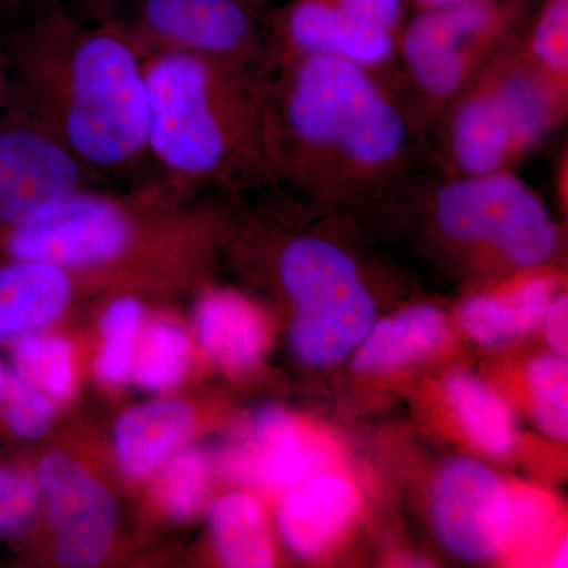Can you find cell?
<instances>
[{
    "label": "cell",
    "instance_id": "12",
    "mask_svg": "<svg viewBox=\"0 0 568 568\" xmlns=\"http://www.w3.org/2000/svg\"><path fill=\"white\" fill-rule=\"evenodd\" d=\"M510 499L488 467L470 459L447 463L436 478L432 499L444 547L473 562L495 558L506 547Z\"/></svg>",
    "mask_w": 568,
    "mask_h": 568
},
{
    "label": "cell",
    "instance_id": "30",
    "mask_svg": "<svg viewBox=\"0 0 568 568\" xmlns=\"http://www.w3.org/2000/svg\"><path fill=\"white\" fill-rule=\"evenodd\" d=\"M40 487L31 474L0 466V538L14 537L31 525Z\"/></svg>",
    "mask_w": 568,
    "mask_h": 568
},
{
    "label": "cell",
    "instance_id": "33",
    "mask_svg": "<svg viewBox=\"0 0 568 568\" xmlns=\"http://www.w3.org/2000/svg\"><path fill=\"white\" fill-rule=\"evenodd\" d=\"M84 2L89 9L100 13L99 20H102V18L111 17V14L114 13L115 7H118L122 0H84Z\"/></svg>",
    "mask_w": 568,
    "mask_h": 568
},
{
    "label": "cell",
    "instance_id": "9",
    "mask_svg": "<svg viewBox=\"0 0 568 568\" xmlns=\"http://www.w3.org/2000/svg\"><path fill=\"white\" fill-rule=\"evenodd\" d=\"M121 22L142 55H197L271 69L265 22L244 0H129Z\"/></svg>",
    "mask_w": 568,
    "mask_h": 568
},
{
    "label": "cell",
    "instance_id": "8",
    "mask_svg": "<svg viewBox=\"0 0 568 568\" xmlns=\"http://www.w3.org/2000/svg\"><path fill=\"white\" fill-rule=\"evenodd\" d=\"M153 190L133 197L81 190L39 219L3 233V250L11 260L80 271L121 264L144 239V211Z\"/></svg>",
    "mask_w": 568,
    "mask_h": 568
},
{
    "label": "cell",
    "instance_id": "15",
    "mask_svg": "<svg viewBox=\"0 0 568 568\" xmlns=\"http://www.w3.org/2000/svg\"><path fill=\"white\" fill-rule=\"evenodd\" d=\"M71 294L69 267L32 260L0 265V343L14 342L58 320Z\"/></svg>",
    "mask_w": 568,
    "mask_h": 568
},
{
    "label": "cell",
    "instance_id": "38",
    "mask_svg": "<svg viewBox=\"0 0 568 568\" xmlns=\"http://www.w3.org/2000/svg\"><path fill=\"white\" fill-rule=\"evenodd\" d=\"M245 3H248V6H252L253 9L260 10L261 7L264 6L267 0H244Z\"/></svg>",
    "mask_w": 568,
    "mask_h": 568
},
{
    "label": "cell",
    "instance_id": "5",
    "mask_svg": "<svg viewBox=\"0 0 568 568\" xmlns=\"http://www.w3.org/2000/svg\"><path fill=\"white\" fill-rule=\"evenodd\" d=\"M532 14V0H454L414 10L398 40L396 91L426 134Z\"/></svg>",
    "mask_w": 568,
    "mask_h": 568
},
{
    "label": "cell",
    "instance_id": "39",
    "mask_svg": "<svg viewBox=\"0 0 568 568\" xmlns=\"http://www.w3.org/2000/svg\"><path fill=\"white\" fill-rule=\"evenodd\" d=\"M50 3H52V6H55V3H61V0H50Z\"/></svg>",
    "mask_w": 568,
    "mask_h": 568
},
{
    "label": "cell",
    "instance_id": "23",
    "mask_svg": "<svg viewBox=\"0 0 568 568\" xmlns=\"http://www.w3.org/2000/svg\"><path fill=\"white\" fill-rule=\"evenodd\" d=\"M190 358V342L181 327L153 323L145 327L133 353L134 381L149 390H166L185 376Z\"/></svg>",
    "mask_w": 568,
    "mask_h": 568
},
{
    "label": "cell",
    "instance_id": "20",
    "mask_svg": "<svg viewBox=\"0 0 568 568\" xmlns=\"http://www.w3.org/2000/svg\"><path fill=\"white\" fill-rule=\"evenodd\" d=\"M552 286L544 276L519 284L507 301L473 297L459 308V321L467 334L484 346H499L528 334L544 320Z\"/></svg>",
    "mask_w": 568,
    "mask_h": 568
},
{
    "label": "cell",
    "instance_id": "4",
    "mask_svg": "<svg viewBox=\"0 0 568 568\" xmlns=\"http://www.w3.org/2000/svg\"><path fill=\"white\" fill-rule=\"evenodd\" d=\"M523 31L497 52L437 123L433 155L439 173L515 171L566 122L568 91L548 81L530 62Z\"/></svg>",
    "mask_w": 568,
    "mask_h": 568
},
{
    "label": "cell",
    "instance_id": "6",
    "mask_svg": "<svg viewBox=\"0 0 568 568\" xmlns=\"http://www.w3.org/2000/svg\"><path fill=\"white\" fill-rule=\"evenodd\" d=\"M437 233L459 248L495 256L515 268L547 264L558 230L547 205L515 171L446 175L425 166L410 175Z\"/></svg>",
    "mask_w": 568,
    "mask_h": 568
},
{
    "label": "cell",
    "instance_id": "28",
    "mask_svg": "<svg viewBox=\"0 0 568 568\" xmlns=\"http://www.w3.org/2000/svg\"><path fill=\"white\" fill-rule=\"evenodd\" d=\"M140 320L141 305L134 298H119L108 306L102 321V354L97 364L99 376L106 383H121L132 369Z\"/></svg>",
    "mask_w": 568,
    "mask_h": 568
},
{
    "label": "cell",
    "instance_id": "14",
    "mask_svg": "<svg viewBox=\"0 0 568 568\" xmlns=\"http://www.w3.org/2000/svg\"><path fill=\"white\" fill-rule=\"evenodd\" d=\"M320 452L293 418L280 409L254 414L223 458L224 473L234 480L272 491L301 485L316 466Z\"/></svg>",
    "mask_w": 568,
    "mask_h": 568
},
{
    "label": "cell",
    "instance_id": "25",
    "mask_svg": "<svg viewBox=\"0 0 568 568\" xmlns=\"http://www.w3.org/2000/svg\"><path fill=\"white\" fill-rule=\"evenodd\" d=\"M155 487L160 507L178 521L192 519L203 510L211 489V466L200 448H185L163 463Z\"/></svg>",
    "mask_w": 568,
    "mask_h": 568
},
{
    "label": "cell",
    "instance_id": "27",
    "mask_svg": "<svg viewBox=\"0 0 568 568\" xmlns=\"http://www.w3.org/2000/svg\"><path fill=\"white\" fill-rule=\"evenodd\" d=\"M51 420L50 398L0 362V424L13 436L36 439L47 433Z\"/></svg>",
    "mask_w": 568,
    "mask_h": 568
},
{
    "label": "cell",
    "instance_id": "2",
    "mask_svg": "<svg viewBox=\"0 0 568 568\" xmlns=\"http://www.w3.org/2000/svg\"><path fill=\"white\" fill-rule=\"evenodd\" d=\"M0 52L9 103L92 173L118 178L149 162L144 55L115 18L88 24L51 3Z\"/></svg>",
    "mask_w": 568,
    "mask_h": 568
},
{
    "label": "cell",
    "instance_id": "16",
    "mask_svg": "<svg viewBox=\"0 0 568 568\" xmlns=\"http://www.w3.org/2000/svg\"><path fill=\"white\" fill-rule=\"evenodd\" d=\"M357 506V493L343 478L321 476L297 485L280 508L283 540L295 555H321L347 528Z\"/></svg>",
    "mask_w": 568,
    "mask_h": 568
},
{
    "label": "cell",
    "instance_id": "26",
    "mask_svg": "<svg viewBox=\"0 0 568 568\" xmlns=\"http://www.w3.org/2000/svg\"><path fill=\"white\" fill-rule=\"evenodd\" d=\"M521 41L537 70L568 91V0H544L530 14Z\"/></svg>",
    "mask_w": 568,
    "mask_h": 568
},
{
    "label": "cell",
    "instance_id": "18",
    "mask_svg": "<svg viewBox=\"0 0 568 568\" xmlns=\"http://www.w3.org/2000/svg\"><path fill=\"white\" fill-rule=\"evenodd\" d=\"M196 328L205 353L226 372L252 368L267 347L264 316L241 295H207L197 308Z\"/></svg>",
    "mask_w": 568,
    "mask_h": 568
},
{
    "label": "cell",
    "instance_id": "10",
    "mask_svg": "<svg viewBox=\"0 0 568 568\" xmlns=\"http://www.w3.org/2000/svg\"><path fill=\"white\" fill-rule=\"evenodd\" d=\"M0 115V233L32 222L103 181L13 104Z\"/></svg>",
    "mask_w": 568,
    "mask_h": 568
},
{
    "label": "cell",
    "instance_id": "36",
    "mask_svg": "<svg viewBox=\"0 0 568 568\" xmlns=\"http://www.w3.org/2000/svg\"><path fill=\"white\" fill-rule=\"evenodd\" d=\"M567 541H564L562 548L558 549L552 567H567Z\"/></svg>",
    "mask_w": 568,
    "mask_h": 568
},
{
    "label": "cell",
    "instance_id": "24",
    "mask_svg": "<svg viewBox=\"0 0 568 568\" xmlns=\"http://www.w3.org/2000/svg\"><path fill=\"white\" fill-rule=\"evenodd\" d=\"M14 369L48 398H65L73 387V349L61 336L37 332L14 339Z\"/></svg>",
    "mask_w": 568,
    "mask_h": 568
},
{
    "label": "cell",
    "instance_id": "21",
    "mask_svg": "<svg viewBox=\"0 0 568 568\" xmlns=\"http://www.w3.org/2000/svg\"><path fill=\"white\" fill-rule=\"evenodd\" d=\"M216 555L226 567L264 568L274 562L263 510L253 496L231 493L211 508Z\"/></svg>",
    "mask_w": 568,
    "mask_h": 568
},
{
    "label": "cell",
    "instance_id": "34",
    "mask_svg": "<svg viewBox=\"0 0 568 568\" xmlns=\"http://www.w3.org/2000/svg\"><path fill=\"white\" fill-rule=\"evenodd\" d=\"M414 10L432 9V7L444 6V3L454 2V0H409Z\"/></svg>",
    "mask_w": 568,
    "mask_h": 568
},
{
    "label": "cell",
    "instance_id": "35",
    "mask_svg": "<svg viewBox=\"0 0 568 568\" xmlns=\"http://www.w3.org/2000/svg\"><path fill=\"white\" fill-rule=\"evenodd\" d=\"M7 92V73L6 65H3L2 52H0V104L3 102V95Z\"/></svg>",
    "mask_w": 568,
    "mask_h": 568
},
{
    "label": "cell",
    "instance_id": "32",
    "mask_svg": "<svg viewBox=\"0 0 568 568\" xmlns=\"http://www.w3.org/2000/svg\"><path fill=\"white\" fill-rule=\"evenodd\" d=\"M545 325H547V339L556 355L567 358L568 354V301L566 295L549 302L545 312Z\"/></svg>",
    "mask_w": 568,
    "mask_h": 568
},
{
    "label": "cell",
    "instance_id": "22",
    "mask_svg": "<svg viewBox=\"0 0 568 568\" xmlns=\"http://www.w3.org/2000/svg\"><path fill=\"white\" fill-rule=\"evenodd\" d=\"M446 392L452 409L481 450L500 457L514 448L515 425L510 407L487 384L458 373L447 381Z\"/></svg>",
    "mask_w": 568,
    "mask_h": 568
},
{
    "label": "cell",
    "instance_id": "37",
    "mask_svg": "<svg viewBox=\"0 0 568 568\" xmlns=\"http://www.w3.org/2000/svg\"><path fill=\"white\" fill-rule=\"evenodd\" d=\"M22 3L24 0H0V7L10 11L21 9Z\"/></svg>",
    "mask_w": 568,
    "mask_h": 568
},
{
    "label": "cell",
    "instance_id": "17",
    "mask_svg": "<svg viewBox=\"0 0 568 568\" xmlns=\"http://www.w3.org/2000/svg\"><path fill=\"white\" fill-rule=\"evenodd\" d=\"M193 425L192 406L182 399H159L126 410L114 436L123 473L148 477L185 443Z\"/></svg>",
    "mask_w": 568,
    "mask_h": 568
},
{
    "label": "cell",
    "instance_id": "11",
    "mask_svg": "<svg viewBox=\"0 0 568 568\" xmlns=\"http://www.w3.org/2000/svg\"><path fill=\"white\" fill-rule=\"evenodd\" d=\"M264 22L271 65L297 58L338 59L386 78L396 89L398 37L331 0H290Z\"/></svg>",
    "mask_w": 568,
    "mask_h": 568
},
{
    "label": "cell",
    "instance_id": "19",
    "mask_svg": "<svg viewBox=\"0 0 568 568\" xmlns=\"http://www.w3.org/2000/svg\"><path fill=\"white\" fill-rule=\"evenodd\" d=\"M444 317L429 305H416L372 327L354 358L362 373L387 372L432 354L446 339Z\"/></svg>",
    "mask_w": 568,
    "mask_h": 568
},
{
    "label": "cell",
    "instance_id": "7",
    "mask_svg": "<svg viewBox=\"0 0 568 568\" xmlns=\"http://www.w3.org/2000/svg\"><path fill=\"white\" fill-rule=\"evenodd\" d=\"M278 278L297 310L291 336L306 364L342 361L372 331L375 298L342 245L315 235L293 239L280 252Z\"/></svg>",
    "mask_w": 568,
    "mask_h": 568
},
{
    "label": "cell",
    "instance_id": "1",
    "mask_svg": "<svg viewBox=\"0 0 568 568\" xmlns=\"http://www.w3.org/2000/svg\"><path fill=\"white\" fill-rule=\"evenodd\" d=\"M264 138L275 189L321 204L384 197L432 155L392 82L328 58L272 63Z\"/></svg>",
    "mask_w": 568,
    "mask_h": 568
},
{
    "label": "cell",
    "instance_id": "29",
    "mask_svg": "<svg viewBox=\"0 0 568 568\" xmlns=\"http://www.w3.org/2000/svg\"><path fill=\"white\" fill-rule=\"evenodd\" d=\"M529 386L538 425L556 439L568 435V366L566 358L548 355L532 362Z\"/></svg>",
    "mask_w": 568,
    "mask_h": 568
},
{
    "label": "cell",
    "instance_id": "31",
    "mask_svg": "<svg viewBox=\"0 0 568 568\" xmlns=\"http://www.w3.org/2000/svg\"><path fill=\"white\" fill-rule=\"evenodd\" d=\"M331 2L349 11L354 17L387 29L388 32L398 37V40L413 11L409 0H331Z\"/></svg>",
    "mask_w": 568,
    "mask_h": 568
},
{
    "label": "cell",
    "instance_id": "13",
    "mask_svg": "<svg viewBox=\"0 0 568 568\" xmlns=\"http://www.w3.org/2000/svg\"><path fill=\"white\" fill-rule=\"evenodd\" d=\"M54 532L55 551L65 566L88 568L102 562L115 529V508L106 487L77 459L47 455L39 473Z\"/></svg>",
    "mask_w": 568,
    "mask_h": 568
},
{
    "label": "cell",
    "instance_id": "3",
    "mask_svg": "<svg viewBox=\"0 0 568 568\" xmlns=\"http://www.w3.org/2000/svg\"><path fill=\"white\" fill-rule=\"evenodd\" d=\"M148 155L162 182L183 192L275 189L265 151L268 69L197 55H144Z\"/></svg>",
    "mask_w": 568,
    "mask_h": 568
}]
</instances>
